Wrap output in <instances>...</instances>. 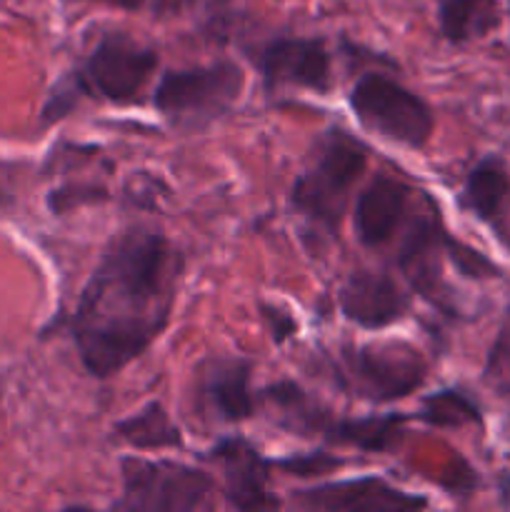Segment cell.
I'll use <instances>...</instances> for the list:
<instances>
[{"mask_svg":"<svg viewBox=\"0 0 510 512\" xmlns=\"http://www.w3.org/2000/svg\"><path fill=\"white\" fill-rule=\"evenodd\" d=\"M183 270V253L158 230L130 228L110 240L70 320L93 378L118 375L163 335Z\"/></svg>","mask_w":510,"mask_h":512,"instance_id":"6da1fadb","label":"cell"},{"mask_svg":"<svg viewBox=\"0 0 510 512\" xmlns=\"http://www.w3.org/2000/svg\"><path fill=\"white\" fill-rule=\"evenodd\" d=\"M368 165V148L345 130H328L318 145L313 165L293 183L290 203L295 213L323 233H338L353 185Z\"/></svg>","mask_w":510,"mask_h":512,"instance_id":"7a4b0ae2","label":"cell"},{"mask_svg":"<svg viewBox=\"0 0 510 512\" xmlns=\"http://www.w3.org/2000/svg\"><path fill=\"white\" fill-rule=\"evenodd\" d=\"M245 88V73L233 60L168 70L155 85L153 105L173 128L203 130L230 113Z\"/></svg>","mask_w":510,"mask_h":512,"instance_id":"3957f363","label":"cell"},{"mask_svg":"<svg viewBox=\"0 0 510 512\" xmlns=\"http://www.w3.org/2000/svg\"><path fill=\"white\" fill-rule=\"evenodd\" d=\"M425 360L408 343L343 345L333 360V375L343 390L368 403H395L425 383Z\"/></svg>","mask_w":510,"mask_h":512,"instance_id":"277c9868","label":"cell"},{"mask_svg":"<svg viewBox=\"0 0 510 512\" xmlns=\"http://www.w3.org/2000/svg\"><path fill=\"white\" fill-rule=\"evenodd\" d=\"M123 493L115 510L128 512H193L208 508L213 478L193 465L173 460L123 458L120 460Z\"/></svg>","mask_w":510,"mask_h":512,"instance_id":"5b68a950","label":"cell"},{"mask_svg":"<svg viewBox=\"0 0 510 512\" xmlns=\"http://www.w3.org/2000/svg\"><path fill=\"white\" fill-rule=\"evenodd\" d=\"M348 105L365 130L405 148H423L435 128L430 105L398 80L363 73L350 88Z\"/></svg>","mask_w":510,"mask_h":512,"instance_id":"8992f818","label":"cell"},{"mask_svg":"<svg viewBox=\"0 0 510 512\" xmlns=\"http://www.w3.org/2000/svg\"><path fill=\"white\" fill-rule=\"evenodd\" d=\"M158 53L128 33H105L95 43L78 80L88 95L110 100V103H133L140 98L148 80L153 78Z\"/></svg>","mask_w":510,"mask_h":512,"instance_id":"52a82bcc","label":"cell"},{"mask_svg":"<svg viewBox=\"0 0 510 512\" xmlns=\"http://www.w3.org/2000/svg\"><path fill=\"white\" fill-rule=\"evenodd\" d=\"M260 73L270 90L293 88L328 93L333 88V63L323 40L318 38H275L260 50Z\"/></svg>","mask_w":510,"mask_h":512,"instance_id":"ba28073f","label":"cell"},{"mask_svg":"<svg viewBox=\"0 0 510 512\" xmlns=\"http://www.w3.org/2000/svg\"><path fill=\"white\" fill-rule=\"evenodd\" d=\"M223 473L225 498L235 510H273L278 500L270 495V465L255 445L243 438H225L208 453Z\"/></svg>","mask_w":510,"mask_h":512,"instance_id":"9c48e42d","label":"cell"},{"mask_svg":"<svg viewBox=\"0 0 510 512\" xmlns=\"http://www.w3.org/2000/svg\"><path fill=\"white\" fill-rule=\"evenodd\" d=\"M338 310L363 330H383L408 315L410 298L385 273L355 270L338 290Z\"/></svg>","mask_w":510,"mask_h":512,"instance_id":"30bf717a","label":"cell"},{"mask_svg":"<svg viewBox=\"0 0 510 512\" xmlns=\"http://www.w3.org/2000/svg\"><path fill=\"white\" fill-rule=\"evenodd\" d=\"M300 508L328 512H400L425 508V498L408 495L380 478H358L345 483L320 485L313 490H298L293 495Z\"/></svg>","mask_w":510,"mask_h":512,"instance_id":"8fae6325","label":"cell"},{"mask_svg":"<svg viewBox=\"0 0 510 512\" xmlns=\"http://www.w3.org/2000/svg\"><path fill=\"white\" fill-rule=\"evenodd\" d=\"M253 365L243 358H215L200 373V393L205 405L223 423H245L255 415V395L250 388Z\"/></svg>","mask_w":510,"mask_h":512,"instance_id":"7c38bea8","label":"cell"},{"mask_svg":"<svg viewBox=\"0 0 510 512\" xmlns=\"http://www.w3.org/2000/svg\"><path fill=\"white\" fill-rule=\"evenodd\" d=\"M410 205V190L400 180L378 175L355 200V233L368 248L388 243L403 223Z\"/></svg>","mask_w":510,"mask_h":512,"instance_id":"4fadbf2b","label":"cell"},{"mask_svg":"<svg viewBox=\"0 0 510 512\" xmlns=\"http://www.w3.org/2000/svg\"><path fill=\"white\" fill-rule=\"evenodd\" d=\"M260 400L273 410L275 423L295 435H325L328 425L333 423L328 410L308 390L290 380L263 388Z\"/></svg>","mask_w":510,"mask_h":512,"instance_id":"5bb4252c","label":"cell"},{"mask_svg":"<svg viewBox=\"0 0 510 512\" xmlns=\"http://www.w3.org/2000/svg\"><path fill=\"white\" fill-rule=\"evenodd\" d=\"M113 440L135 450H160L180 448L183 445V433L170 420L168 410L163 405L148 403L138 413L128 415L125 420L115 423Z\"/></svg>","mask_w":510,"mask_h":512,"instance_id":"9a60e30c","label":"cell"},{"mask_svg":"<svg viewBox=\"0 0 510 512\" xmlns=\"http://www.w3.org/2000/svg\"><path fill=\"white\" fill-rule=\"evenodd\" d=\"M405 415H373V418L330 423L325 438L338 445H353L368 453H388L403 440Z\"/></svg>","mask_w":510,"mask_h":512,"instance_id":"2e32d148","label":"cell"},{"mask_svg":"<svg viewBox=\"0 0 510 512\" xmlns=\"http://www.w3.org/2000/svg\"><path fill=\"white\" fill-rule=\"evenodd\" d=\"M438 20L450 43H470L498 28L500 8L495 0H443Z\"/></svg>","mask_w":510,"mask_h":512,"instance_id":"e0dca14e","label":"cell"},{"mask_svg":"<svg viewBox=\"0 0 510 512\" xmlns=\"http://www.w3.org/2000/svg\"><path fill=\"white\" fill-rule=\"evenodd\" d=\"M508 195V175L498 158H485L468 173L463 190V203L470 213L483 220H493L500 213Z\"/></svg>","mask_w":510,"mask_h":512,"instance_id":"ac0fdd59","label":"cell"},{"mask_svg":"<svg viewBox=\"0 0 510 512\" xmlns=\"http://www.w3.org/2000/svg\"><path fill=\"white\" fill-rule=\"evenodd\" d=\"M418 420L435 428H458V425L478 420V408L458 390H440L423 400Z\"/></svg>","mask_w":510,"mask_h":512,"instance_id":"d6986e66","label":"cell"},{"mask_svg":"<svg viewBox=\"0 0 510 512\" xmlns=\"http://www.w3.org/2000/svg\"><path fill=\"white\" fill-rule=\"evenodd\" d=\"M80 95H85V90H83V85H80L78 75L75 73L65 75V78L53 88L48 103L43 105V123L45 125L58 123L60 118H65V115H68L70 110L78 105Z\"/></svg>","mask_w":510,"mask_h":512,"instance_id":"ffe728a7","label":"cell"},{"mask_svg":"<svg viewBox=\"0 0 510 512\" xmlns=\"http://www.w3.org/2000/svg\"><path fill=\"white\" fill-rule=\"evenodd\" d=\"M108 190L95 188V185H65V188L53 190L48 195V205L53 213L63 215L70 213L73 208H80V205H93L108 200Z\"/></svg>","mask_w":510,"mask_h":512,"instance_id":"44dd1931","label":"cell"},{"mask_svg":"<svg viewBox=\"0 0 510 512\" xmlns=\"http://www.w3.org/2000/svg\"><path fill=\"white\" fill-rule=\"evenodd\" d=\"M278 468H283L288 475H303V478H315V475H325L333 468H338L340 460L330 458L325 453L315 455H298V458H288L275 463Z\"/></svg>","mask_w":510,"mask_h":512,"instance_id":"7402d4cb","label":"cell"},{"mask_svg":"<svg viewBox=\"0 0 510 512\" xmlns=\"http://www.w3.org/2000/svg\"><path fill=\"white\" fill-rule=\"evenodd\" d=\"M445 250H448L450 260H453L455 265H458L460 270H463L465 275H473V278H483V275H493V265L488 263V260L483 258V255H478L475 250L465 248L463 243H458V240L453 238H445Z\"/></svg>","mask_w":510,"mask_h":512,"instance_id":"603a6c76","label":"cell"},{"mask_svg":"<svg viewBox=\"0 0 510 512\" xmlns=\"http://www.w3.org/2000/svg\"><path fill=\"white\" fill-rule=\"evenodd\" d=\"M265 318L270 320V330H273L275 343H283L285 338H290V335L295 333V320L290 318L288 313H283V310H268Z\"/></svg>","mask_w":510,"mask_h":512,"instance_id":"cb8c5ba5","label":"cell"},{"mask_svg":"<svg viewBox=\"0 0 510 512\" xmlns=\"http://www.w3.org/2000/svg\"><path fill=\"white\" fill-rule=\"evenodd\" d=\"M95 3L115 5V8H123V10H138V8H143L148 0H95Z\"/></svg>","mask_w":510,"mask_h":512,"instance_id":"d4e9b609","label":"cell"}]
</instances>
